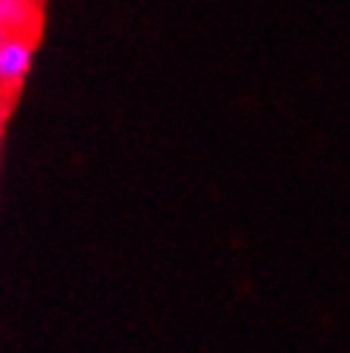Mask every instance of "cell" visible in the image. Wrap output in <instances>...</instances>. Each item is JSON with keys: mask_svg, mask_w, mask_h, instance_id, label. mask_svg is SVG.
Listing matches in <instances>:
<instances>
[{"mask_svg": "<svg viewBox=\"0 0 350 353\" xmlns=\"http://www.w3.org/2000/svg\"><path fill=\"white\" fill-rule=\"evenodd\" d=\"M33 42L30 33H3L0 39V93H12L24 81L33 66Z\"/></svg>", "mask_w": 350, "mask_h": 353, "instance_id": "cell-1", "label": "cell"}, {"mask_svg": "<svg viewBox=\"0 0 350 353\" xmlns=\"http://www.w3.org/2000/svg\"><path fill=\"white\" fill-rule=\"evenodd\" d=\"M39 28V0H0V33H30Z\"/></svg>", "mask_w": 350, "mask_h": 353, "instance_id": "cell-2", "label": "cell"}, {"mask_svg": "<svg viewBox=\"0 0 350 353\" xmlns=\"http://www.w3.org/2000/svg\"><path fill=\"white\" fill-rule=\"evenodd\" d=\"M0 39H3V33H0Z\"/></svg>", "mask_w": 350, "mask_h": 353, "instance_id": "cell-3", "label": "cell"}]
</instances>
